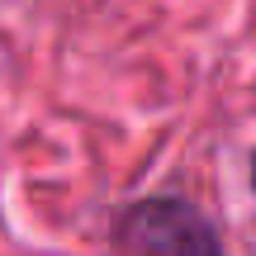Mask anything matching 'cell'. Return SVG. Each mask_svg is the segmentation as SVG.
<instances>
[{
	"instance_id": "cell-1",
	"label": "cell",
	"mask_w": 256,
	"mask_h": 256,
	"mask_svg": "<svg viewBox=\"0 0 256 256\" xmlns=\"http://www.w3.org/2000/svg\"><path fill=\"white\" fill-rule=\"evenodd\" d=\"M114 256H223L214 218L185 194H142L114 214Z\"/></svg>"
},
{
	"instance_id": "cell-2",
	"label": "cell",
	"mask_w": 256,
	"mask_h": 256,
	"mask_svg": "<svg viewBox=\"0 0 256 256\" xmlns=\"http://www.w3.org/2000/svg\"><path fill=\"white\" fill-rule=\"evenodd\" d=\"M252 185H256V162H252Z\"/></svg>"
}]
</instances>
